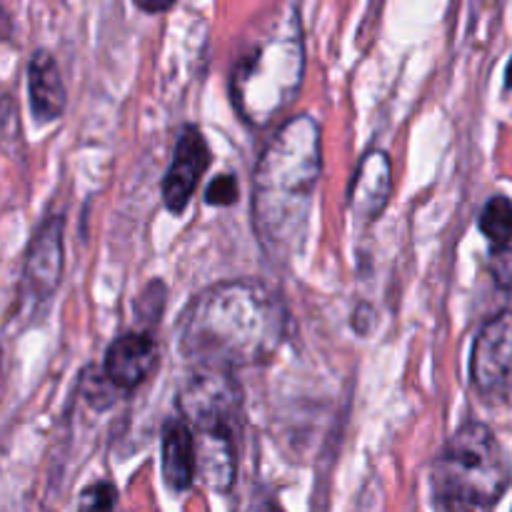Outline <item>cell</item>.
I'll return each mask as SVG.
<instances>
[{"label":"cell","mask_w":512,"mask_h":512,"mask_svg":"<svg viewBox=\"0 0 512 512\" xmlns=\"http://www.w3.org/2000/svg\"><path fill=\"white\" fill-rule=\"evenodd\" d=\"M288 313L258 280H230L203 290L190 303L180 345L200 368L230 370L268 363L280 350Z\"/></svg>","instance_id":"obj_1"},{"label":"cell","mask_w":512,"mask_h":512,"mask_svg":"<svg viewBox=\"0 0 512 512\" xmlns=\"http://www.w3.org/2000/svg\"><path fill=\"white\" fill-rule=\"evenodd\" d=\"M320 168V128L310 115L288 120L263 148L253 178V220L273 258H288L303 240Z\"/></svg>","instance_id":"obj_2"},{"label":"cell","mask_w":512,"mask_h":512,"mask_svg":"<svg viewBox=\"0 0 512 512\" xmlns=\"http://www.w3.org/2000/svg\"><path fill=\"white\" fill-rule=\"evenodd\" d=\"M180 413L195 438L198 475L213 490H228L235 478V438L243 420V395L225 370L198 368L180 390Z\"/></svg>","instance_id":"obj_3"},{"label":"cell","mask_w":512,"mask_h":512,"mask_svg":"<svg viewBox=\"0 0 512 512\" xmlns=\"http://www.w3.org/2000/svg\"><path fill=\"white\" fill-rule=\"evenodd\" d=\"M440 498L465 505H493L510 485V465L493 430L465 423L435 463Z\"/></svg>","instance_id":"obj_4"},{"label":"cell","mask_w":512,"mask_h":512,"mask_svg":"<svg viewBox=\"0 0 512 512\" xmlns=\"http://www.w3.org/2000/svg\"><path fill=\"white\" fill-rule=\"evenodd\" d=\"M303 80V45L295 38H278L258 45L235 68L233 95L248 123L265 125L290 103Z\"/></svg>","instance_id":"obj_5"},{"label":"cell","mask_w":512,"mask_h":512,"mask_svg":"<svg viewBox=\"0 0 512 512\" xmlns=\"http://www.w3.org/2000/svg\"><path fill=\"white\" fill-rule=\"evenodd\" d=\"M470 375L485 400H505L512 393V310H503L480 328Z\"/></svg>","instance_id":"obj_6"},{"label":"cell","mask_w":512,"mask_h":512,"mask_svg":"<svg viewBox=\"0 0 512 512\" xmlns=\"http://www.w3.org/2000/svg\"><path fill=\"white\" fill-rule=\"evenodd\" d=\"M208 163L210 150L203 133L195 125H185L178 143H175L173 163H170V170L163 180V200L170 213H183Z\"/></svg>","instance_id":"obj_7"},{"label":"cell","mask_w":512,"mask_h":512,"mask_svg":"<svg viewBox=\"0 0 512 512\" xmlns=\"http://www.w3.org/2000/svg\"><path fill=\"white\" fill-rule=\"evenodd\" d=\"M63 273V218H48L30 240L23 280L33 300H45Z\"/></svg>","instance_id":"obj_8"},{"label":"cell","mask_w":512,"mask_h":512,"mask_svg":"<svg viewBox=\"0 0 512 512\" xmlns=\"http://www.w3.org/2000/svg\"><path fill=\"white\" fill-rule=\"evenodd\" d=\"M158 365V345L145 333H125L105 353V375L115 388L133 390Z\"/></svg>","instance_id":"obj_9"},{"label":"cell","mask_w":512,"mask_h":512,"mask_svg":"<svg viewBox=\"0 0 512 512\" xmlns=\"http://www.w3.org/2000/svg\"><path fill=\"white\" fill-rule=\"evenodd\" d=\"M393 193V173H390V158L383 150H370L355 173L350 185V208L363 223L378 218L388 205Z\"/></svg>","instance_id":"obj_10"},{"label":"cell","mask_w":512,"mask_h":512,"mask_svg":"<svg viewBox=\"0 0 512 512\" xmlns=\"http://www.w3.org/2000/svg\"><path fill=\"white\" fill-rule=\"evenodd\" d=\"M480 230L490 240V273L500 288H512V203L493 198L480 213Z\"/></svg>","instance_id":"obj_11"},{"label":"cell","mask_w":512,"mask_h":512,"mask_svg":"<svg viewBox=\"0 0 512 512\" xmlns=\"http://www.w3.org/2000/svg\"><path fill=\"white\" fill-rule=\"evenodd\" d=\"M28 93L30 108L40 123L60 118L65 110V85L60 78L58 63L48 50H35L28 63Z\"/></svg>","instance_id":"obj_12"},{"label":"cell","mask_w":512,"mask_h":512,"mask_svg":"<svg viewBox=\"0 0 512 512\" xmlns=\"http://www.w3.org/2000/svg\"><path fill=\"white\" fill-rule=\"evenodd\" d=\"M198 473L195 460V438L190 425L180 420H170L163 430V478L170 490H188Z\"/></svg>","instance_id":"obj_13"},{"label":"cell","mask_w":512,"mask_h":512,"mask_svg":"<svg viewBox=\"0 0 512 512\" xmlns=\"http://www.w3.org/2000/svg\"><path fill=\"white\" fill-rule=\"evenodd\" d=\"M118 493L110 483H95L80 493L78 512H115Z\"/></svg>","instance_id":"obj_14"},{"label":"cell","mask_w":512,"mask_h":512,"mask_svg":"<svg viewBox=\"0 0 512 512\" xmlns=\"http://www.w3.org/2000/svg\"><path fill=\"white\" fill-rule=\"evenodd\" d=\"M235 198H238V183H235V178L230 173L218 175L208 185V190H205V200L210 205H233Z\"/></svg>","instance_id":"obj_15"},{"label":"cell","mask_w":512,"mask_h":512,"mask_svg":"<svg viewBox=\"0 0 512 512\" xmlns=\"http://www.w3.org/2000/svg\"><path fill=\"white\" fill-rule=\"evenodd\" d=\"M505 83H508V88H512V58L508 63V70H505Z\"/></svg>","instance_id":"obj_16"}]
</instances>
